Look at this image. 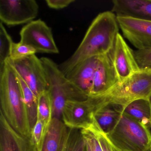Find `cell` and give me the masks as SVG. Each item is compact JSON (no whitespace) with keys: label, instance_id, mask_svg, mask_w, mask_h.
Segmentation results:
<instances>
[{"label":"cell","instance_id":"22","mask_svg":"<svg viewBox=\"0 0 151 151\" xmlns=\"http://www.w3.org/2000/svg\"><path fill=\"white\" fill-rule=\"evenodd\" d=\"M37 53L35 49L29 45L21 42H13L11 46L9 59L18 60L26 58Z\"/></svg>","mask_w":151,"mask_h":151},{"label":"cell","instance_id":"20","mask_svg":"<svg viewBox=\"0 0 151 151\" xmlns=\"http://www.w3.org/2000/svg\"><path fill=\"white\" fill-rule=\"evenodd\" d=\"M52 106L47 91L40 94L38 99L37 118L42 120L47 127L52 119Z\"/></svg>","mask_w":151,"mask_h":151},{"label":"cell","instance_id":"2","mask_svg":"<svg viewBox=\"0 0 151 151\" xmlns=\"http://www.w3.org/2000/svg\"><path fill=\"white\" fill-rule=\"evenodd\" d=\"M0 111L11 127L30 138L31 129L17 74L8 61L0 67Z\"/></svg>","mask_w":151,"mask_h":151},{"label":"cell","instance_id":"24","mask_svg":"<svg viewBox=\"0 0 151 151\" xmlns=\"http://www.w3.org/2000/svg\"><path fill=\"white\" fill-rule=\"evenodd\" d=\"M89 128L96 135L103 151H120L111 143L106 134L100 128L94 117L92 124Z\"/></svg>","mask_w":151,"mask_h":151},{"label":"cell","instance_id":"18","mask_svg":"<svg viewBox=\"0 0 151 151\" xmlns=\"http://www.w3.org/2000/svg\"><path fill=\"white\" fill-rule=\"evenodd\" d=\"M124 113L151 129V109L148 99H139L128 104Z\"/></svg>","mask_w":151,"mask_h":151},{"label":"cell","instance_id":"19","mask_svg":"<svg viewBox=\"0 0 151 151\" xmlns=\"http://www.w3.org/2000/svg\"><path fill=\"white\" fill-rule=\"evenodd\" d=\"M20 82L23 99L29 116L31 129L32 130L37 118V97L33 93L24 81L17 75Z\"/></svg>","mask_w":151,"mask_h":151},{"label":"cell","instance_id":"23","mask_svg":"<svg viewBox=\"0 0 151 151\" xmlns=\"http://www.w3.org/2000/svg\"><path fill=\"white\" fill-rule=\"evenodd\" d=\"M48 127L45 123L39 118L32 130L30 139L37 151H38L41 147Z\"/></svg>","mask_w":151,"mask_h":151},{"label":"cell","instance_id":"7","mask_svg":"<svg viewBox=\"0 0 151 151\" xmlns=\"http://www.w3.org/2000/svg\"><path fill=\"white\" fill-rule=\"evenodd\" d=\"M99 107L98 97L90 96L84 100L68 101L63 109L62 121L70 129H87L92 124L93 115Z\"/></svg>","mask_w":151,"mask_h":151},{"label":"cell","instance_id":"13","mask_svg":"<svg viewBox=\"0 0 151 151\" xmlns=\"http://www.w3.org/2000/svg\"><path fill=\"white\" fill-rule=\"evenodd\" d=\"M99 56L85 60L75 66L67 75V78L86 96L91 95Z\"/></svg>","mask_w":151,"mask_h":151},{"label":"cell","instance_id":"3","mask_svg":"<svg viewBox=\"0 0 151 151\" xmlns=\"http://www.w3.org/2000/svg\"><path fill=\"white\" fill-rule=\"evenodd\" d=\"M45 69L48 92L52 106V117L62 120L63 111L67 102L86 99V96L72 84L52 59L40 58Z\"/></svg>","mask_w":151,"mask_h":151},{"label":"cell","instance_id":"8","mask_svg":"<svg viewBox=\"0 0 151 151\" xmlns=\"http://www.w3.org/2000/svg\"><path fill=\"white\" fill-rule=\"evenodd\" d=\"M20 36V42L32 47L37 53H59L52 29L41 19L34 20L24 25Z\"/></svg>","mask_w":151,"mask_h":151},{"label":"cell","instance_id":"29","mask_svg":"<svg viewBox=\"0 0 151 151\" xmlns=\"http://www.w3.org/2000/svg\"><path fill=\"white\" fill-rule=\"evenodd\" d=\"M85 144V140L81 130L77 129L72 151H84Z\"/></svg>","mask_w":151,"mask_h":151},{"label":"cell","instance_id":"16","mask_svg":"<svg viewBox=\"0 0 151 151\" xmlns=\"http://www.w3.org/2000/svg\"><path fill=\"white\" fill-rule=\"evenodd\" d=\"M68 129L62 120L52 118L38 151H60Z\"/></svg>","mask_w":151,"mask_h":151},{"label":"cell","instance_id":"21","mask_svg":"<svg viewBox=\"0 0 151 151\" xmlns=\"http://www.w3.org/2000/svg\"><path fill=\"white\" fill-rule=\"evenodd\" d=\"M12 38L7 32L4 24H0V67H2L10 57Z\"/></svg>","mask_w":151,"mask_h":151},{"label":"cell","instance_id":"32","mask_svg":"<svg viewBox=\"0 0 151 151\" xmlns=\"http://www.w3.org/2000/svg\"><path fill=\"white\" fill-rule=\"evenodd\" d=\"M146 151H151V147L150 148H149V149H147V150H146Z\"/></svg>","mask_w":151,"mask_h":151},{"label":"cell","instance_id":"15","mask_svg":"<svg viewBox=\"0 0 151 151\" xmlns=\"http://www.w3.org/2000/svg\"><path fill=\"white\" fill-rule=\"evenodd\" d=\"M112 11L116 17L151 22V0H114Z\"/></svg>","mask_w":151,"mask_h":151},{"label":"cell","instance_id":"9","mask_svg":"<svg viewBox=\"0 0 151 151\" xmlns=\"http://www.w3.org/2000/svg\"><path fill=\"white\" fill-rule=\"evenodd\" d=\"M39 10L35 0H1V22L9 26L27 24L34 21Z\"/></svg>","mask_w":151,"mask_h":151},{"label":"cell","instance_id":"1","mask_svg":"<svg viewBox=\"0 0 151 151\" xmlns=\"http://www.w3.org/2000/svg\"><path fill=\"white\" fill-rule=\"evenodd\" d=\"M117 17L112 11L99 14L92 22L74 53L58 65L65 76L85 60L107 54L113 51L119 33Z\"/></svg>","mask_w":151,"mask_h":151},{"label":"cell","instance_id":"6","mask_svg":"<svg viewBox=\"0 0 151 151\" xmlns=\"http://www.w3.org/2000/svg\"><path fill=\"white\" fill-rule=\"evenodd\" d=\"M17 75L38 99L40 94L47 90L45 69L41 60L36 55L18 60H8Z\"/></svg>","mask_w":151,"mask_h":151},{"label":"cell","instance_id":"12","mask_svg":"<svg viewBox=\"0 0 151 151\" xmlns=\"http://www.w3.org/2000/svg\"><path fill=\"white\" fill-rule=\"evenodd\" d=\"M113 60L119 83L140 70L135 59L134 51L120 33L116 37L113 50Z\"/></svg>","mask_w":151,"mask_h":151},{"label":"cell","instance_id":"17","mask_svg":"<svg viewBox=\"0 0 151 151\" xmlns=\"http://www.w3.org/2000/svg\"><path fill=\"white\" fill-rule=\"evenodd\" d=\"M122 112L120 106L108 104L97 110L93 116L100 128L107 134L114 129Z\"/></svg>","mask_w":151,"mask_h":151},{"label":"cell","instance_id":"4","mask_svg":"<svg viewBox=\"0 0 151 151\" xmlns=\"http://www.w3.org/2000/svg\"><path fill=\"white\" fill-rule=\"evenodd\" d=\"M151 94V71L140 70L98 96L101 108L108 104H113L122 108L123 111L131 102L139 99L148 100Z\"/></svg>","mask_w":151,"mask_h":151},{"label":"cell","instance_id":"27","mask_svg":"<svg viewBox=\"0 0 151 151\" xmlns=\"http://www.w3.org/2000/svg\"><path fill=\"white\" fill-rule=\"evenodd\" d=\"M76 129L68 128L63 139L60 151H72L75 141Z\"/></svg>","mask_w":151,"mask_h":151},{"label":"cell","instance_id":"31","mask_svg":"<svg viewBox=\"0 0 151 151\" xmlns=\"http://www.w3.org/2000/svg\"><path fill=\"white\" fill-rule=\"evenodd\" d=\"M148 100H149V102H150V106H151V94L150 95V97H149V99H148Z\"/></svg>","mask_w":151,"mask_h":151},{"label":"cell","instance_id":"28","mask_svg":"<svg viewBox=\"0 0 151 151\" xmlns=\"http://www.w3.org/2000/svg\"><path fill=\"white\" fill-rule=\"evenodd\" d=\"M47 6L54 9H61L68 7L76 1L75 0H47Z\"/></svg>","mask_w":151,"mask_h":151},{"label":"cell","instance_id":"30","mask_svg":"<svg viewBox=\"0 0 151 151\" xmlns=\"http://www.w3.org/2000/svg\"><path fill=\"white\" fill-rule=\"evenodd\" d=\"M85 140L86 144L84 151H92L90 145L85 139Z\"/></svg>","mask_w":151,"mask_h":151},{"label":"cell","instance_id":"14","mask_svg":"<svg viewBox=\"0 0 151 151\" xmlns=\"http://www.w3.org/2000/svg\"><path fill=\"white\" fill-rule=\"evenodd\" d=\"M0 151H37L30 138L17 132L1 111Z\"/></svg>","mask_w":151,"mask_h":151},{"label":"cell","instance_id":"10","mask_svg":"<svg viewBox=\"0 0 151 151\" xmlns=\"http://www.w3.org/2000/svg\"><path fill=\"white\" fill-rule=\"evenodd\" d=\"M124 37L138 50L151 49V22L117 17Z\"/></svg>","mask_w":151,"mask_h":151},{"label":"cell","instance_id":"11","mask_svg":"<svg viewBox=\"0 0 151 151\" xmlns=\"http://www.w3.org/2000/svg\"><path fill=\"white\" fill-rule=\"evenodd\" d=\"M118 83L119 78L113 63V51L107 54L99 56L92 89L89 97L102 95Z\"/></svg>","mask_w":151,"mask_h":151},{"label":"cell","instance_id":"26","mask_svg":"<svg viewBox=\"0 0 151 151\" xmlns=\"http://www.w3.org/2000/svg\"><path fill=\"white\" fill-rule=\"evenodd\" d=\"M81 130L84 138L90 145L92 151H103L97 137L90 128Z\"/></svg>","mask_w":151,"mask_h":151},{"label":"cell","instance_id":"25","mask_svg":"<svg viewBox=\"0 0 151 151\" xmlns=\"http://www.w3.org/2000/svg\"><path fill=\"white\" fill-rule=\"evenodd\" d=\"M137 63L140 70L151 71V49L134 51Z\"/></svg>","mask_w":151,"mask_h":151},{"label":"cell","instance_id":"5","mask_svg":"<svg viewBox=\"0 0 151 151\" xmlns=\"http://www.w3.org/2000/svg\"><path fill=\"white\" fill-rule=\"evenodd\" d=\"M106 135L120 151H146L151 147L149 128L123 112L114 129Z\"/></svg>","mask_w":151,"mask_h":151}]
</instances>
